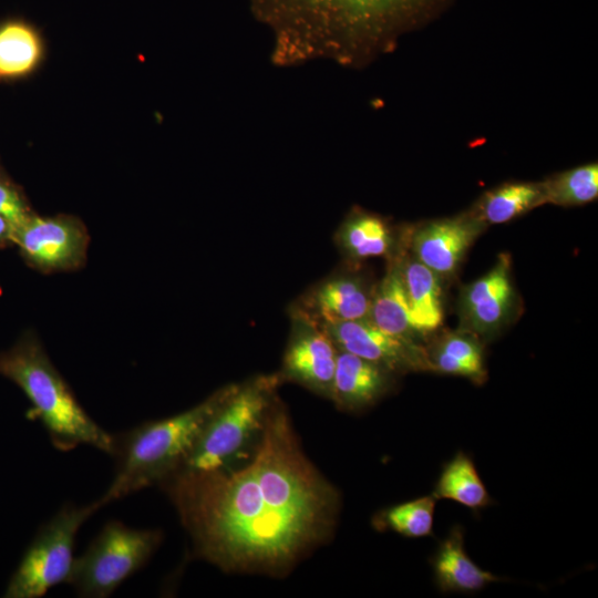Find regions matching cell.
<instances>
[{"mask_svg":"<svg viewBox=\"0 0 598 598\" xmlns=\"http://www.w3.org/2000/svg\"><path fill=\"white\" fill-rule=\"evenodd\" d=\"M318 327L330 337L338 350L379 364L394 374L431 372L423 344L389 334L368 319Z\"/></svg>","mask_w":598,"mask_h":598,"instance_id":"obj_8","label":"cell"},{"mask_svg":"<svg viewBox=\"0 0 598 598\" xmlns=\"http://www.w3.org/2000/svg\"><path fill=\"white\" fill-rule=\"evenodd\" d=\"M393 374L379 364L338 350L330 399L343 410H363L389 392Z\"/></svg>","mask_w":598,"mask_h":598,"instance_id":"obj_14","label":"cell"},{"mask_svg":"<svg viewBox=\"0 0 598 598\" xmlns=\"http://www.w3.org/2000/svg\"><path fill=\"white\" fill-rule=\"evenodd\" d=\"M234 388H223L202 403L176 415L145 422L113 434L110 455L115 460V474L109 488L99 498L102 506L159 484L178 471L208 421Z\"/></svg>","mask_w":598,"mask_h":598,"instance_id":"obj_3","label":"cell"},{"mask_svg":"<svg viewBox=\"0 0 598 598\" xmlns=\"http://www.w3.org/2000/svg\"><path fill=\"white\" fill-rule=\"evenodd\" d=\"M12 231L8 221L0 216V240L11 239Z\"/></svg>","mask_w":598,"mask_h":598,"instance_id":"obj_26","label":"cell"},{"mask_svg":"<svg viewBox=\"0 0 598 598\" xmlns=\"http://www.w3.org/2000/svg\"><path fill=\"white\" fill-rule=\"evenodd\" d=\"M161 542L159 530L137 529L110 520L74 559L66 584L79 597H109L146 565Z\"/></svg>","mask_w":598,"mask_h":598,"instance_id":"obj_5","label":"cell"},{"mask_svg":"<svg viewBox=\"0 0 598 598\" xmlns=\"http://www.w3.org/2000/svg\"><path fill=\"white\" fill-rule=\"evenodd\" d=\"M84 239L82 229L71 219L30 216L11 240L33 264L54 269L75 264L83 254Z\"/></svg>","mask_w":598,"mask_h":598,"instance_id":"obj_12","label":"cell"},{"mask_svg":"<svg viewBox=\"0 0 598 598\" xmlns=\"http://www.w3.org/2000/svg\"><path fill=\"white\" fill-rule=\"evenodd\" d=\"M0 216L10 225L12 235L30 218L19 194L3 183H0Z\"/></svg>","mask_w":598,"mask_h":598,"instance_id":"obj_25","label":"cell"},{"mask_svg":"<svg viewBox=\"0 0 598 598\" xmlns=\"http://www.w3.org/2000/svg\"><path fill=\"white\" fill-rule=\"evenodd\" d=\"M368 320L389 334L417 341L402 276L401 254L372 291Z\"/></svg>","mask_w":598,"mask_h":598,"instance_id":"obj_17","label":"cell"},{"mask_svg":"<svg viewBox=\"0 0 598 598\" xmlns=\"http://www.w3.org/2000/svg\"><path fill=\"white\" fill-rule=\"evenodd\" d=\"M276 381V378L261 377L235 385L179 470L212 471L227 466L252 435L260 433L272 405Z\"/></svg>","mask_w":598,"mask_h":598,"instance_id":"obj_6","label":"cell"},{"mask_svg":"<svg viewBox=\"0 0 598 598\" xmlns=\"http://www.w3.org/2000/svg\"><path fill=\"white\" fill-rule=\"evenodd\" d=\"M454 0H248L271 32L276 66L327 61L363 68L440 17Z\"/></svg>","mask_w":598,"mask_h":598,"instance_id":"obj_2","label":"cell"},{"mask_svg":"<svg viewBox=\"0 0 598 598\" xmlns=\"http://www.w3.org/2000/svg\"><path fill=\"white\" fill-rule=\"evenodd\" d=\"M546 204L542 183H506L487 192L473 213L487 226L504 224Z\"/></svg>","mask_w":598,"mask_h":598,"instance_id":"obj_21","label":"cell"},{"mask_svg":"<svg viewBox=\"0 0 598 598\" xmlns=\"http://www.w3.org/2000/svg\"><path fill=\"white\" fill-rule=\"evenodd\" d=\"M487 226L470 213L427 221L409 238L412 256L441 279L452 276L474 240Z\"/></svg>","mask_w":598,"mask_h":598,"instance_id":"obj_10","label":"cell"},{"mask_svg":"<svg viewBox=\"0 0 598 598\" xmlns=\"http://www.w3.org/2000/svg\"><path fill=\"white\" fill-rule=\"evenodd\" d=\"M198 557L227 571L280 575L333 530L339 496L303 454L286 412L270 406L238 470H178L162 483Z\"/></svg>","mask_w":598,"mask_h":598,"instance_id":"obj_1","label":"cell"},{"mask_svg":"<svg viewBox=\"0 0 598 598\" xmlns=\"http://www.w3.org/2000/svg\"><path fill=\"white\" fill-rule=\"evenodd\" d=\"M430 564L435 586L443 594L477 592L491 582L504 580L482 569L467 555L461 525L453 526L440 540Z\"/></svg>","mask_w":598,"mask_h":598,"instance_id":"obj_15","label":"cell"},{"mask_svg":"<svg viewBox=\"0 0 598 598\" xmlns=\"http://www.w3.org/2000/svg\"><path fill=\"white\" fill-rule=\"evenodd\" d=\"M41 40L23 21L0 25V79L22 76L31 72L41 58Z\"/></svg>","mask_w":598,"mask_h":598,"instance_id":"obj_22","label":"cell"},{"mask_svg":"<svg viewBox=\"0 0 598 598\" xmlns=\"http://www.w3.org/2000/svg\"><path fill=\"white\" fill-rule=\"evenodd\" d=\"M0 374L24 392L32 404L31 416L41 422L58 450L90 445L111 454L113 434L84 411L35 339L23 338L0 353Z\"/></svg>","mask_w":598,"mask_h":598,"instance_id":"obj_4","label":"cell"},{"mask_svg":"<svg viewBox=\"0 0 598 598\" xmlns=\"http://www.w3.org/2000/svg\"><path fill=\"white\" fill-rule=\"evenodd\" d=\"M401 268L417 337L435 331L443 321L441 278L413 256L401 254Z\"/></svg>","mask_w":598,"mask_h":598,"instance_id":"obj_16","label":"cell"},{"mask_svg":"<svg viewBox=\"0 0 598 598\" xmlns=\"http://www.w3.org/2000/svg\"><path fill=\"white\" fill-rule=\"evenodd\" d=\"M546 203L558 206H578L594 202L598 196V165H581L540 182Z\"/></svg>","mask_w":598,"mask_h":598,"instance_id":"obj_24","label":"cell"},{"mask_svg":"<svg viewBox=\"0 0 598 598\" xmlns=\"http://www.w3.org/2000/svg\"><path fill=\"white\" fill-rule=\"evenodd\" d=\"M338 349L317 324L297 316L287 347L283 378L330 399Z\"/></svg>","mask_w":598,"mask_h":598,"instance_id":"obj_11","label":"cell"},{"mask_svg":"<svg viewBox=\"0 0 598 598\" xmlns=\"http://www.w3.org/2000/svg\"><path fill=\"white\" fill-rule=\"evenodd\" d=\"M511 264L509 255L501 254L487 274L462 290L458 305L460 330L477 338H487L509 321L517 299Z\"/></svg>","mask_w":598,"mask_h":598,"instance_id":"obj_9","label":"cell"},{"mask_svg":"<svg viewBox=\"0 0 598 598\" xmlns=\"http://www.w3.org/2000/svg\"><path fill=\"white\" fill-rule=\"evenodd\" d=\"M343 252L354 260L391 255L395 239L388 221L361 209L353 210L338 231Z\"/></svg>","mask_w":598,"mask_h":598,"instance_id":"obj_20","label":"cell"},{"mask_svg":"<svg viewBox=\"0 0 598 598\" xmlns=\"http://www.w3.org/2000/svg\"><path fill=\"white\" fill-rule=\"evenodd\" d=\"M436 499L422 496L382 509L373 517L378 530H391L409 538L433 535Z\"/></svg>","mask_w":598,"mask_h":598,"instance_id":"obj_23","label":"cell"},{"mask_svg":"<svg viewBox=\"0 0 598 598\" xmlns=\"http://www.w3.org/2000/svg\"><path fill=\"white\" fill-rule=\"evenodd\" d=\"M102 506L99 499L82 506L64 505L44 523L24 551L4 590L6 598H40L68 582L76 534Z\"/></svg>","mask_w":598,"mask_h":598,"instance_id":"obj_7","label":"cell"},{"mask_svg":"<svg viewBox=\"0 0 598 598\" xmlns=\"http://www.w3.org/2000/svg\"><path fill=\"white\" fill-rule=\"evenodd\" d=\"M425 348L431 372L465 377L476 384L486 381L483 348L476 336L458 330Z\"/></svg>","mask_w":598,"mask_h":598,"instance_id":"obj_18","label":"cell"},{"mask_svg":"<svg viewBox=\"0 0 598 598\" xmlns=\"http://www.w3.org/2000/svg\"><path fill=\"white\" fill-rule=\"evenodd\" d=\"M372 291L359 277L337 276L312 289L297 316L317 326L368 319Z\"/></svg>","mask_w":598,"mask_h":598,"instance_id":"obj_13","label":"cell"},{"mask_svg":"<svg viewBox=\"0 0 598 598\" xmlns=\"http://www.w3.org/2000/svg\"><path fill=\"white\" fill-rule=\"evenodd\" d=\"M431 495L454 501L475 514L493 504L472 457L463 451L443 464Z\"/></svg>","mask_w":598,"mask_h":598,"instance_id":"obj_19","label":"cell"}]
</instances>
